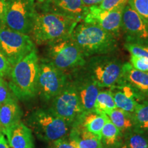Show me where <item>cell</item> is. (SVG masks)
Returning a JSON list of instances; mask_svg holds the SVG:
<instances>
[{
  "mask_svg": "<svg viewBox=\"0 0 148 148\" xmlns=\"http://www.w3.org/2000/svg\"><path fill=\"white\" fill-rule=\"evenodd\" d=\"M117 38L97 25L80 21L74 27L71 38L85 58L110 54L116 49Z\"/></svg>",
  "mask_w": 148,
  "mask_h": 148,
  "instance_id": "cell-1",
  "label": "cell"
},
{
  "mask_svg": "<svg viewBox=\"0 0 148 148\" xmlns=\"http://www.w3.org/2000/svg\"><path fill=\"white\" fill-rule=\"evenodd\" d=\"M79 22L55 12L36 10L30 34L38 45H49L71 36Z\"/></svg>",
  "mask_w": 148,
  "mask_h": 148,
  "instance_id": "cell-2",
  "label": "cell"
},
{
  "mask_svg": "<svg viewBox=\"0 0 148 148\" xmlns=\"http://www.w3.org/2000/svg\"><path fill=\"white\" fill-rule=\"evenodd\" d=\"M38 60L36 49L11 68L9 86L16 99L29 100L37 95Z\"/></svg>",
  "mask_w": 148,
  "mask_h": 148,
  "instance_id": "cell-3",
  "label": "cell"
},
{
  "mask_svg": "<svg viewBox=\"0 0 148 148\" xmlns=\"http://www.w3.org/2000/svg\"><path fill=\"white\" fill-rule=\"evenodd\" d=\"M32 132L43 141L52 143L69 134L71 125L48 109L38 108L32 112L27 119Z\"/></svg>",
  "mask_w": 148,
  "mask_h": 148,
  "instance_id": "cell-4",
  "label": "cell"
},
{
  "mask_svg": "<svg viewBox=\"0 0 148 148\" xmlns=\"http://www.w3.org/2000/svg\"><path fill=\"white\" fill-rule=\"evenodd\" d=\"M121 61L110 54L90 57L82 69L99 88H111L119 82L122 75Z\"/></svg>",
  "mask_w": 148,
  "mask_h": 148,
  "instance_id": "cell-5",
  "label": "cell"
},
{
  "mask_svg": "<svg viewBox=\"0 0 148 148\" xmlns=\"http://www.w3.org/2000/svg\"><path fill=\"white\" fill-rule=\"evenodd\" d=\"M46 55L45 59L67 75L82 69L86 61L71 36L47 45Z\"/></svg>",
  "mask_w": 148,
  "mask_h": 148,
  "instance_id": "cell-6",
  "label": "cell"
},
{
  "mask_svg": "<svg viewBox=\"0 0 148 148\" xmlns=\"http://www.w3.org/2000/svg\"><path fill=\"white\" fill-rule=\"evenodd\" d=\"M51 101L49 110L71 127L73 123L79 121L84 115V112L78 94L69 75L63 89Z\"/></svg>",
  "mask_w": 148,
  "mask_h": 148,
  "instance_id": "cell-7",
  "label": "cell"
},
{
  "mask_svg": "<svg viewBox=\"0 0 148 148\" xmlns=\"http://www.w3.org/2000/svg\"><path fill=\"white\" fill-rule=\"evenodd\" d=\"M36 13L34 0H6L3 23L12 30L29 34Z\"/></svg>",
  "mask_w": 148,
  "mask_h": 148,
  "instance_id": "cell-8",
  "label": "cell"
},
{
  "mask_svg": "<svg viewBox=\"0 0 148 148\" xmlns=\"http://www.w3.org/2000/svg\"><path fill=\"white\" fill-rule=\"evenodd\" d=\"M35 49L28 34L12 30L4 23H0V50L11 66Z\"/></svg>",
  "mask_w": 148,
  "mask_h": 148,
  "instance_id": "cell-9",
  "label": "cell"
},
{
  "mask_svg": "<svg viewBox=\"0 0 148 148\" xmlns=\"http://www.w3.org/2000/svg\"><path fill=\"white\" fill-rule=\"evenodd\" d=\"M69 79V75L64 73L47 59L39 60L37 94L42 100H52L63 89Z\"/></svg>",
  "mask_w": 148,
  "mask_h": 148,
  "instance_id": "cell-10",
  "label": "cell"
},
{
  "mask_svg": "<svg viewBox=\"0 0 148 148\" xmlns=\"http://www.w3.org/2000/svg\"><path fill=\"white\" fill-rule=\"evenodd\" d=\"M121 31L125 43L148 46V25L128 3L122 14Z\"/></svg>",
  "mask_w": 148,
  "mask_h": 148,
  "instance_id": "cell-11",
  "label": "cell"
},
{
  "mask_svg": "<svg viewBox=\"0 0 148 148\" xmlns=\"http://www.w3.org/2000/svg\"><path fill=\"white\" fill-rule=\"evenodd\" d=\"M125 6H120L112 10H103L99 5L88 8L82 21L100 27L118 37L121 32V18Z\"/></svg>",
  "mask_w": 148,
  "mask_h": 148,
  "instance_id": "cell-12",
  "label": "cell"
},
{
  "mask_svg": "<svg viewBox=\"0 0 148 148\" xmlns=\"http://www.w3.org/2000/svg\"><path fill=\"white\" fill-rule=\"evenodd\" d=\"M76 88L84 113L95 111V106L99 88L83 69L69 75Z\"/></svg>",
  "mask_w": 148,
  "mask_h": 148,
  "instance_id": "cell-13",
  "label": "cell"
},
{
  "mask_svg": "<svg viewBox=\"0 0 148 148\" xmlns=\"http://www.w3.org/2000/svg\"><path fill=\"white\" fill-rule=\"evenodd\" d=\"M116 108L132 114L139 103L147 98L140 95L130 85L121 79L114 86L110 88Z\"/></svg>",
  "mask_w": 148,
  "mask_h": 148,
  "instance_id": "cell-14",
  "label": "cell"
},
{
  "mask_svg": "<svg viewBox=\"0 0 148 148\" xmlns=\"http://www.w3.org/2000/svg\"><path fill=\"white\" fill-rule=\"evenodd\" d=\"M88 9L82 0H46L40 5V10L62 14L78 22L83 21Z\"/></svg>",
  "mask_w": 148,
  "mask_h": 148,
  "instance_id": "cell-15",
  "label": "cell"
},
{
  "mask_svg": "<svg viewBox=\"0 0 148 148\" xmlns=\"http://www.w3.org/2000/svg\"><path fill=\"white\" fill-rule=\"evenodd\" d=\"M68 140L75 148H103L101 138L88 132L79 121L71 125Z\"/></svg>",
  "mask_w": 148,
  "mask_h": 148,
  "instance_id": "cell-16",
  "label": "cell"
},
{
  "mask_svg": "<svg viewBox=\"0 0 148 148\" xmlns=\"http://www.w3.org/2000/svg\"><path fill=\"white\" fill-rule=\"evenodd\" d=\"M8 145L12 148H34L32 132L23 122L14 125L5 132Z\"/></svg>",
  "mask_w": 148,
  "mask_h": 148,
  "instance_id": "cell-17",
  "label": "cell"
},
{
  "mask_svg": "<svg viewBox=\"0 0 148 148\" xmlns=\"http://www.w3.org/2000/svg\"><path fill=\"white\" fill-rule=\"evenodd\" d=\"M121 79L147 99L148 72L134 69L130 62H125L123 64L122 66Z\"/></svg>",
  "mask_w": 148,
  "mask_h": 148,
  "instance_id": "cell-18",
  "label": "cell"
},
{
  "mask_svg": "<svg viewBox=\"0 0 148 148\" xmlns=\"http://www.w3.org/2000/svg\"><path fill=\"white\" fill-rule=\"evenodd\" d=\"M23 112L16 99L3 103L0 106V130L3 134L19 123Z\"/></svg>",
  "mask_w": 148,
  "mask_h": 148,
  "instance_id": "cell-19",
  "label": "cell"
},
{
  "mask_svg": "<svg viewBox=\"0 0 148 148\" xmlns=\"http://www.w3.org/2000/svg\"><path fill=\"white\" fill-rule=\"evenodd\" d=\"M105 119L106 121L101 132V140L103 146L106 145L109 148L121 147L123 133L111 122L106 114Z\"/></svg>",
  "mask_w": 148,
  "mask_h": 148,
  "instance_id": "cell-20",
  "label": "cell"
},
{
  "mask_svg": "<svg viewBox=\"0 0 148 148\" xmlns=\"http://www.w3.org/2000/svg\"><path fill=\"white\" fill-rule=\"evenodd\" d=\"M103 112L108 116L111 122L123 134L127 131L134 128L132 114L118 108L106 110Z\"/></svg>",
  "mask_w": 148,
  "mask_h": 148,
  "instance_id": "cell-21",
  "label": "cell"
},
{
  "mask_svg": "<svg viewBox=\"0 0 148 148\" xmlns=\"http://www.w3.org/2000/svg\"><path fill=\"white\" fill-rule=\"evenodd\" d=\"M88 132L97 135L101 138V132L105 121V114L103 112H93L84 113L79 121Z\"/></svg>",
  "mask_w": 148,
  "mask_h": 148,
  "instance_id": "cell-22",
  "label": "cell"
},
{
  "mask_svg": "<svg viewBox=\"0 0 148 148\" xmlns=\"http://www.w3.org/2000/svg\"><path fill=\"white\" fill-rule=\"evenodd\" d=\"M121 148H148V135L136 129L123 134Z\"/></svg>",
  "mask_w": 148,
  "mask_h": 148,
  "instance_id": "cell-23",
  "label": "cell"
},
{
  "mask_svg": "<svg viewBox=\"0 0 148 148\" xmlns=\"http://www.w3.org/2000/svg\"><path fill=\"white\" fill-rule=\"evenodd\" d=\"M132 115L134 129L148 135V100L139 103Z\"/></svg>",
  "mask_w": 148,
  "mask_h": 148,
  "instance_id": "cell-24",
  "label": "cell"
},
{
  "mask_svg": "<svg viewBox=\"0 0 148 148\" xmlns=\"http://www.w3.org/2000/svg\"><path fill=\"white\" fill-rule=\"evenodd\" d=\"M116 108V106L111 90L110 89L99 90L95 106L96 112H105Z\"/></svg>",
  "mask_w": 148,
  "mask_h": 148,
  "instance_id": "cell-25",
  "label": "cell"
},
{
  "mask_svg": "<svg viewBox=\"0 0 148 148\" xmlns=\"http://www.w3.org/2000/svg\"><path fill=\"white\" fill-rule=\"evenodd\" d=\"M128 4L148 25V0H129Z\"/></svg>",
  "mask_w": 148,
  "mask_h": 148,
  "instance_id": "cell-26",
  "label": "cell"
},
{
  "mask_svg": "<svg viewBox=\"0 0 148 148\" xmlns=\"http://www.w3.org/2000/svg\"><path fill=\"white\" fill-rule=\"evenodd\" d=\"M16 99L9 86L8 83L0 77V105L8 102L12 99Z\"/></svg>",
  "mask_w": 148,
  "mask_h": 148,
  "instance_id": "cell-27",
  "label": "cell"
},
{
  "mask_svg": "<svg viewBox=\"0 0 148 148\" xmlns=\"http://www.w3.org/2000/svg\"><path fill=\"white\" fill-rule=\"evenodd\" d=\"M125 48L131 53V55L148 59V46L125 43Z\"/></svg>",
  "mask_w": 148,
  "mask_h": 148,
  "instance_id": "cell-28",
  "label": "cell"
},
{
  "mask_svg": "<svg viewBox=\"0 0 148 148\" xmlns=\"http://www.w3.org/2000/svg\"><path fill=\"white\" fill-rule=\"evenodd\" d=\"M129 0H103L99 5V8L103 10H112L120 6H125Z\"/></svg>",
  "mask_w": 148,
  "mask_h": 148,
  "instance_id": "cell-29",
  "label": "cell"
},
{
  "mask_svg": "<svg viewBox=\"0 0 148 148\" xmlns=\"http://www.w3.org/2000/svg\"><path fill=\"white\" fill-rule=\"evenodd\" d=\"M130 63L134 69L141 71L148 72V59L131 55Z\"/></svg>",
  "mask_w": 148,
  "mask_h": 148,
  "instance_id": "cell-30",
  "label": "cell"
},
{
  "mask_svg": "<svg viewBox=\"0 0 148 148\" xmlns=\"http://www.w3.org/2000/svg\"><path fill=\"white\" fill-rule=\"evenodd\" d=\"M12 66L0 50V77L8 76Z\"/></svg>",
  "mask_w": 148,
  "mask_h": 148,
  "instance_id": "cell-31",
  "label": "cell"
},
{
  "mask_svg": "<svg viewBox=\"0 0 148 148\" xmlns=\"http://www.w3.org/2000/svg\"><path fill=\"white\" fill-rule=\"evenodd\" d=\"M51 148H75L71 143H69V140L66 139L65 138H60L56 141L52 142Z\"/></svg>",
  "mask_w": 148,
  "mask_h": 148,
  "instance_id": "cell-32",
  "label": "cell"
},
{
  "mask_svg": "<svg viewBox=\"0 0 148 148\" xmlns=\"http://www.w3.org/2000/svg\"><path fill=\"white\" fill-rule=\"evenodd\" d=\"M6 8V0H0V23H3Z\"/></svg>",
  "mask_w": 148,
  "mask_h": 148,
  "instance_id": "cell-33",
  "label": "cell"
},
{
  "mask_svg": "<svg viewBox=\"0 0 148 148\" xmlns=\"http://www.w3.org/2000/svg\"><path fill=\"white\" fill-rule=\"evenodd\" d=\"M85 6L89 8L93 5H99L103 0H82Z\"/></svg>",
  "mask_w": 148,
  "mask_h": 148,
  "instance_id": "cell-34",
  "label": "cell"
},
{
  "mask_svg": "<svg viewBox=\"0 0 148 148\" xmlns=\"http://www.w3.org/2000/svg\"><path fill=\"white\" fill-rule=\"evenodd\" d=\"M0 148H10L8 141L2 132H0Z\"/></svg>",
  "mask_w": 148,
  "mask_h": 148,
  "instance_id": "cell-35",
  "label": "cell"
},
{
  "mask_svg": "<svg viewBox=\"0 0 148 148\" xmlns=\"http://www.w3.org/2000/svg\"><path fill=\"white\" fill-rule=\"evenodd\" d=\"M38 1H39L40 3H42V2H43V1H46V0H38Z\"/></svg>",
  "mask_w": 148,
  "mask_h": 148,
  "instance_id": "cell-36",
  "label": "cell"
},
{
  "mask_svg": "<svg viewBox=\"0 0 148 148\" xmlns=\"http://www.w3.org/2000/svg\"><path fill=\"white\" fill-rule=\"evenodd\" d=\"M0 106H1V105H0Z\"/></svg>",
  "mask_w": 148,
  "mask_h": 148,
  "instance_id": "cell-37",
  "label": "cell"
}]
</instances>
